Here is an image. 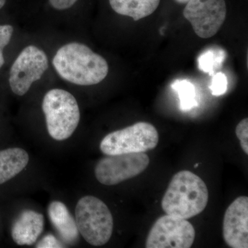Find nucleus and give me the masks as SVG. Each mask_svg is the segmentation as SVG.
<instances>
[{
	"instance_id": "nucleus-4",
	"label": "nucleus",
	"mask_w": 248,
	"mask_h": 248,
	"mask_svg": "<svg viewBox=\"0 0 248 248\" xmlns=\"http://www.w3.org/2000/svg\"><path fill=\"white\" fill-rule=\"evenodd\" d=\"M76 221L79 232L92 246H104L112 236V214L97 197L86 196L80 199L76 208Z\"/></svg>"
},
{
	"instance_id": "nucleus-9",
	"label": "nucleus",
	"mask_w": 248,
	"mask_h": 248,
	"mask_svg": "<svg viewBox=\"0 0 248 248\" xmlns=\"http://www.w3.org/2000/svg\"><path fill=\"white\" fill-rule=\"evenodd\" d=\"M184 10L196 35L207 39L216 35L226 17L225 0H189Z\"/></svg>"
},
{
	"instance_id": "nucleus-10",
	"label": "nucleus",
	"mask_w": 248,
	"mask_h": 248,
	"mask_svg": "<svg viewBox=\"0 0 248 248\" xmlns=\"http://www.w3.org/2000/svg\"><path fill=\"white\" fill-rule=\"evenodd\" d=\"M223 236L232 248H248V197H238L225 213Z\"/></svg>"
},
{
	"instance_id": "nucleus-1",
	"label": "nucleus",
	"mask_w": 248,
	"mask_h": 248,
	"mask_svg": "<svg viewBox=\"0 0 248 248\" xmlns=\"http://www.w3.org/2000/svg\"><path fill=\"white\" fill-rule=\"evenodd\" d=\"M53 65L62 79L79 86L99 84L108 73L105 59L78 42H72L59 49Z\"/></svg>"
},
{
	"instance_id": "nucleus-5",
	"label": "nucleus",
	"mask_w": 248,
	"mask_h": 248,
	"mask_svg": "<svg viewBox=\"0 0 248 248\" xmlns=\"http://www.w3.org/2000/svg\"><path fill=\"white\" fill-rule=\"evenodd\" d=\"M159 143V133L153 124L138 122L107 135L100 143L106 155L144 153L151 151Z\"/></svg>"
},
{
	"instance_id": "nucleus-13",
	"label": "nucleus",
	"mask_w": 248,
	"mask_h": 248,
	"mask_svg": "<svg viewBox=\"0 0 248 248\" xmlns=\"http://www.w3.org/2000/svg\"><path fill=\"white\" fill-rule=\"evenodd\" d=\"M29 161V154L22 148H11L0 151V184L22 172Z\"/></svg>"
},
{
	"instance_id": "nucleus-21",
	"label": "nucleus",
	"mask_w": 248,
	"mask_h": 248,
	"mask_svg": "<svg viewBox=\"0 0 248 248\" xmlns=\"http://www.w3.org/2000/svg\"><path fill=\"white\" fill-rule=\"evenodd\" d=\"M78 0H49V3L55 9L63 11L70 9Z\"/></svg>"
},
{
	"instance_id": "nucleus-2",
	"label": "nucleus",
	"mask_w": 248,
	"mask_h": 248,
	"mask_svg": "<svg viewBox=\"0 0 248 248\" xmlns=\"http://www.w3.org/2000/svg\"><path fill=\"white\" fill-rule=\"evenodd\" d=\"M209 194L202 178L188 170L174 174L165 192L161 207L166 215L188 219L206 208Z\"/></svg>"
},
{
	"instance_id": "nucleus-11",
	"label": "nucleus",
	"mask_w": 248,
	"mask_h": 248,
	"mask_svg": "<svg viewBox=\"0 0 248 248\" xmlns=\"http://www.w3.org/2000/svg\"><path fill=\"white\" fill-rule=\"evenodd\" d=\"M45 218L42 214L31 210H25L15 221L11 236L19 246H31L35 244L42 234Z\"/></svg>"
},
{
	"instance_id": "nucleus-3",
	"label": "nucleus",
	"mask_w": 248,
	"mask_h": 248,
	"mask_svg": "<svg viewBox=\"0 0 248 248\" xmlns=\"http://www.w3.org/2000/svg\"><path fill=\"white\" fill-rule=\"evenodd\" d=\"M42 110L49 135L54 140H67L78 128L79 106L74 96L68 91L58 89L49 91L44 97Z\"/></svg>"
},
{
	"instance_id": "nucleus-18",
	"label": "nucleus",
	"mask_w": 248,
	"mask_h": 248,
	"mask_svg": "<svg viewBox=\"0 0 248 248\" xmlns=\"http://www.w3.org/2000/svg\"><path fill=\"white\" fill-rule=\"evenodd\" d=\"M14 32V27L11 25H0V68L4 63L3 50L9 45Z\"/></svg>"
},
{
	"instance_id": "nucleus-16",
	"label": "nucleus",
	"mask_w": 248,
	"mask_h": 248,
	"mask_svg": "<svg viewBox=\"0 0 248 248\" xmlns=\"http://www.w3.org/2000/svg\"><path fill=\"white\" fill-rule=\"evenodd\" d=\"M225 57L223 50H207L198 58L199 68L203 73L213 76L215 70L219 68L224 61Z\"/></svg>"
},
{
	"instance_id": "nucleus-12",
	"label": "nucleus",
	"mask_w": 248,
	"mask_h": 248,
	"mask_svg": "<svg viewBox=\"0 0 248 248\" xmlns=\"http://www.w3.org/2000/svg\"><path fill=\"white\" fill-rule=\"evenodd\" d=\"M49 218L63 242L74 244L79 238L76 219L72 217L66 205L60 202H53L48 209Z\"/></svg>"
},
{
	"instance_id": "nucleus-8",
	"label": "nucleus",
	"mask_w": 248,
	"mask_h": 248,
	"mask_svg": "<svg viewBox=\"0 0 248 248\" xmlns=\"http://www.w3.org/2000/svg\"><path fill=\"white\" fill-rule=\"evenodd\" d=\"M48 68V58L43 50L35 46L26 47L11 67L10 87L17 95H24L32 83L40 80Z\"/></svg>"
},
{
	"instance_id": "nucleus-6",
	"label": "nucleus",
	"mask_w": 248,
	"mask_h": 248,
	"mask_svg": "<svg viewBox=\"0 0 248 248\" xmlns=\"http://www.w3.org/2000/svg\"><path fill=\"white\" fill-rule=\"evenodd\" d=\"M150 158L144 153L107 155L94 169L98 182L106 186H115L140 175L146 170Z\"/></svg>"
},
{
	"instance_id": "nucleus-19",
	"label": "nucleus",
	"mask_w": 248,
	"mask_h": 248,
	"mask_svg": "<svg viewBox=\"0 0 248 248\" xmlns=\"http://www.w3.org/2000/svg\"><path fill=\"white\" fill-rule=\"evenodd\" d=\"M236 137L239 139L241 148L248 155V119L241 120L236 127Z\"/></svg>"
},
{
	"instance_id": "nucleus-23",
	"label": "nucleus",
	"mask_w": 248,
	"mask_h": 248,
	"mask_svg": "<svg viewBox=\"0 0 248 248\" xmlns=\"http://www.w3.org/2000/svg\"><path fill=\"white\" fill-rule=\"evenodd\" d=\"M6 0H0V9L6 4Z\"/></svg>"
},
{
	"instance_id": "nucleus-14",
	"label": "nucleus",
	"mask_w": 248,
	"mask_h": 248,
	"mask_svg": "<svg viewBox=\"0 0 248 248\" xmlns=\"http://www.w3.org/2000/svg\"><path fill=\"white\" fill-rule=\"evenodd\" d=\"M161 0H109L117 14L138 21L151 16L159 6Z\"/></svg>"
},
{
	"instance_id": "nucleus-17",
	"label": "nucleus",
	"mask_w": 248,
	"mask_h": 248,
	"mask_svg": "<svg viewBox=\"0 0 248 248\" xmlns=\"http://www.w3.org/2000/svg\"><path fill=\"white\" fill-rule=\"evenodd\" d=\"M209 88L214 96H221L225 94L228 89V79L226 76L222 73L213 75V79Z\"/></svg>"
},
{
	"instance_id": "nucleus-7",
	"label": "nucleus",
	"mask_w": 248,
	"mask_h": 248,
	"mask_svg": "<svg viewBox=\"0 0 248 248\" xmlns=\"http://www.w3.org/2000/svg\"><path fill=\"white\" fill-rule=\"evenodd\" d=\"M193 226L184 218L166 215L156 220L146 238L147 248H189L195 239Z\"/></svg>"
},
{
	"instance_id": "nucleus-22",
	"label": "nucleus",
	"mask_w": 248,
	"mask_h": 248,
	"mask_svg": "<svg viewBox=\"0 0 248 248\" xmlns=\"http://www.w3.org/2000/svg\"><path fill=\"white\" fill-rule=\"evenodd\" d=\"M175 1L179 4H186L189 0H175Z\"/></svg>"
},
{
	"instance_id": "nucleus-20",
	"label": "nucleus",
	"mask_w": 248,
	"mask_h": 248,
	"mask_svg": "<svg viewBox=\"0 0 248 248\" xmlns=\"http://www.w3.org/2000/svg\"><path fill=\"white\" fill-rule=\"evenodd\" d=\"M37 248H64L61 241H59L53 234H47L44 236L38 244L36 245Z\"/></svg>"
},
{
	"instance_id": "nucleus-15",
	"label": "nucleus",
	"mask_w": 248,
	"mask_h": 248,
	"mask_svg": "<svg viewBox=\"0 0 248 248\" xmlns=\"http://www.w3.org/2000/svg\"><path fill=\"white\" fill-rule=\"evenodd\" d=\"M172 88L177 93L181 110H191L197 106L195 86L187 80H176Z\"/></svg>"
}]
</instances>
